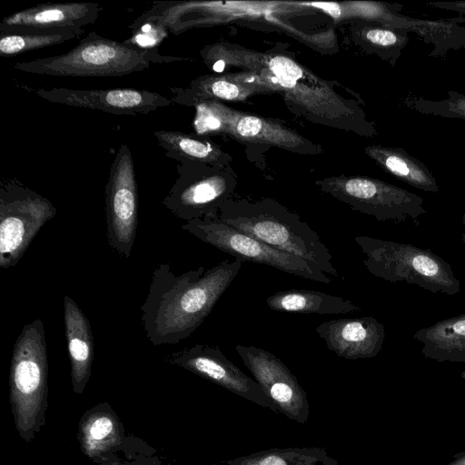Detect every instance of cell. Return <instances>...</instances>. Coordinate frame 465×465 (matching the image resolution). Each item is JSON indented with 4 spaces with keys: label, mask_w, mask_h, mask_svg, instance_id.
I'll use <instances>...</instances> for the list:
<instances>
[{
    "label": "cell",
    "mask_w": 465,
    "mask_h": 465,
    "mask_svg": "<svg viewBox=\"0 0 465 465\" xmlns=\"http://www.w3.org/2000/svg\"><path fill=\"white\" fill-rule=\"evenodd\" d=\"M242 263L240 259L225 260L210 269L200 266L180 275L169 262L158 264L141 306L147 339L158 346L188 338L210 314Z\"/></svg>",
    "instance_id": "cell-1"
},
{
    "label": "cell",
    "mask_w": 465,
    "mask_h": 465,
    "mask_svg": "<svg viewBox=\"0 0 465 465\" xmlns=\"http://www.w3.org/2000/svg\"><path fill=\"white\" fill-rule=\"evenodd\" d=\"M218 218L279 251L298 256L323 272L339 277L330 250L310 225L273 199L228 200Z\"/></svg>",
    "instance_id": "cell-2"
},
{
    "label": "cell",
    "mask_w": 465,
    "mask_h": 465,
    "mask_svg": "<svg viewBox=\"0 0 465 465\" xmlns=\"http://www.w3.org/2000/svg\"><path fill=\"white\" fill-rule=\"evenodd\" d=\"M188 60L160 54L107 39L95 30L90 32L70 51L54 56L16 62L14 68L31 74L66 77L123 76L141 72L153 64Z\"/></svg>",
    "instance_id": "cell-3"
},
{
    "label": "cell",
    "mask_w": 465,
    "mask_h": 465,
    "mask_svg": "<svg viewBox=\"0 0 465 465\" xmlns=\"http://www.w3.org/2000/svg\"><path fill=\"white\" fill-rule=\"evenodd\" d=\"M48 361L44 323L24 325L10 364L9 400L15 430L30 443L45 424L48 407Z\"/></svg>",
    "instance_id": "cell-4"
},
{
    "label": "cell",
    "mask_w": 465,
    "mask_h": 465,
    "mask_svg": "<svg viewBox=\"0 0 465 465\" xmlns=\"http://www.w3.org/2000/svg\"><path fill=\"white\" fill-rule=\"evenodd\" d=\"M354 241L365 254L364 266L377 278L416 284L432 293L460 292L451 265L430 249L366 235L355 236Z\"/></svg>",
    "instance_id": "cell-5"
},
{
    "label": "cell",
    "mask_w": 465,
    "mask_h": 465,
    "mask_svg": "<svg viewBox=\"0 0 465 465\" xmlns=\"http://www.w3.org/2000/svg\"><path fill=\"white\" fill-rule=\"evenodd\" d=\"M56 214L46 197L16 178L0 182V267L17 264L40 229Z\"/></svg>",
    "instance_id": "cell-6"
},
{
    "label": "cell",
    "mask_w": 465,
    "mask_h": 465,
    "mask_svg": "<svg viewBox=\"0 0 465 465\" xmlns=\"http://www.w3.org/2000/svg\"><path fill=\"white\" fill-rule=\"evenodd\" d=\"M316 183L323 193L379 222L400 223L411 219L419 225V217L427 213L420 196L380 179L340 175Z\"/></svg>",
    "instance_id": "cell-7"
},
{
    "label": "cell",
    "mask_w": 465,
    "mask_h": 465,
    "mask_svg": "<svg viewBox=\"0 0 465 465\" xmlns=\"http://www.w3.org/2000/svg\"><path fill=\"white\" fill-rule=\"evenodd\" d=\"M182 229L243 262L271 266L305 280L330 283L332 279L298 256L274 249L221 221L217 215L186 222Z\"/></svg>",
    "instance_id": "cell-8"
},
{
    "label": "cell",
    "mask_w": 465,
    "mask_h": 465,
    "mask_svg": "<svg viewBox=\"0 0 465 465\" xmlns=\"http://www.w3.org/2000/svg\"><path fill=\"white\" fill-rule=\"evenodd\" d=\"M178 177L163 200L174 216L189 222L217 215L236 187V176L227 166L178 161Z\"/></svg>",
    "instance_id": "cell-9"
},
{
    "label": "cell",
    "mask_w": 465,
    "mask_h": 465,
    "mask_svg": "<svg viewBox=\"0 0 465 465\" xmlns=\"http://www.w3.org/2000/svg\"><path fill=\"white\" fill-rule=\"evenodd\" d=\"M106 237L111 249L128 259L138 225L137 180L132 153L122 144L105 186Z\"/></svg>",
    "instance_id": "cell-10"
},
{
    "label": "cell",
    "mask_w": 465,
    "mask_h": 465,
    "mask_svg": "<svg viewBox=\"0 0 465 465\" xmlns=\"http://www.w3.org/2000/svg\"><path fill=\"white\" fill-rule=\"evenodd\" d=\"M235 349L279 413L298 423H306L310 416L308 397L289 368L274 354L262 348L237 344Z\"/></svg>",
    "instance_id": "cell-11"
},
{
    "label": "cell",
    "mask_w": 465,
    "mask_h": 465,
    "mask_svg": "<svg viewBox=\"0 0 465 465\" xmlns=\"http://www.w3.org/2000/svg\"><path fill=\"white\" fill-rule=\"evenodd\" d=\"M164 361L183 368L261 407L278 409L255 380L243 373L218 347L194 344L167 355Z\"/></svg>",
    "instance_id": "cell-12"
},
{
    "label": "cell",
    "mask_w": 465,
    "mask_h": 465,
    "mask_svg": "<svg viewBox=\"0 0 465 465\" xmlns=\"http://www.w3.org/2000/svg\"><path fill=\"white\" fill-rule=\"evenodd\" d=\"M35 93L54 104L99 110L119 115L147 114L168 106L172 99L155 92L134 88L72 89L38 88Z\"/></svg>",
    "instance_id": "cell-13"
},
{
    "label": "cell",
    "mask_w": 465,
    "mask_h": 465,
    "mask_svg": "<svg viewBox=\"0 0 465 465\" xmlns=\"http://www.w3.org/2000/svg\"><path fill=\"white\" fill-rule=\"evenodd\" d=\"M401 5L380 2H366L364 21L415 33L427 45H432L430 56H442L450 51L465 48V19H420L401 13Z\"/></svg>",
    "instance_id": "cell-14"
},
{
    "label": "cell",
    "mask_w": 465,
    "mask_h": 465,
    "mask_svg": "<svg viewBox=\"0 0 465 465\" xmlns=\"http://www.w3.org/2000/svg\"><path fill=\"white\" fill-rule=\"evenodd\" d=\"M102 10L96 3L40 4L5 16L0 34L84 29Z\"/></svg>",
    "instance_id": "cell-15"
},
{
    "label": "cell",
    "mask_w": 465,
    "mask_h": 465,
    "mask_svg": "<svg viewBox=\"0 0 465 465\" xmlns=\"http://www.w3.org/2000/svg\"><path fill=\"white\" fill-rule=\"evenodd\" d=\"M168 89L173 103L186 106L204 99L242 102L254 94L282 92L264 75L252 71L205 74L193 80L186 88Z\"/></svg>",
    "instance_id": "cell-16"
},
{
    "label": "cell",
    "mask_w": 465,
    "mask_h": 465,
    "mask_svg": "<svg viewBox=\"0 0 465 465\" xmlns=\"http://www.w3.org/2000/svg\"><path fill=\"white\" fill-rule=\"evenodd\" d=\"M316 332L330 351L346 360L375 357L385 339L383 324L372 316L325 321Z\"/></svg>",
    "instance_id": "cell-17"
},
{
    "label": "cell",
    "mask_w": 465,
    "mask_h": 465,
    "mask_svg": "<svg viewBox=\"0 0 465 465\" xmlns=\"http://www.w3.org/2000/svg\"><path fill=\"white\" fill-rule=\"evenodd\" d=\"M226 135L245 143L275 146L292 153L316 154L318 146L273 120L232 109Z\"/></svg>",
    "instance_id": "cell-18"
},
{
    "label": "cell",
    "mask_w": 465,
    "mask_h": 465,
    "mask_svg": "<svg viewBox=\"0 0 465 465\" xmlns=\"http://www.w3.org/2000/svg\"><path fill=\"white\" fill-rule=\"evenodd\" d=\"M124 431L118 415L108 402L98 403L81 417L77 439L82 452L95 463L112 460L121 450Z\"/></svg>",
    "instance_id": "cell-19"
},
{
    "label": "cell",
    "mask_w": 465,
    "mask_h": 465,
    "mask_svg": "<svg viewBox=\"0 0 465 465\" xmlns=\"http://www.w3.org/2000/svg\"><path fill=\"white\" fill-rule=\"evenodd\" d=\"M64 327L74 392L82 394L89 381L94 361V340L90 322L76 302L64 297Z\"/></svg>",
    "instance_id": "cell-20"
},
{
    "label": "cell",
    "mask_w": 465,
    "mask_h": 465,
    "mask_svg": "<svg viewBox=\"0 0 465 465\" xmlns=\"http://www.w3.org/2000/svg\"><path fill=\"white\" fill-rule=\"evenodd\" d=\"M364 153L386 172L409 185L424 192L440 191L439 184L430 169L404 149L370 144L364 148Z\"/></svg>",
    "instance_id": "cell-21"
},
{
    "label": "cell",
    "mask_w": 465,
    "mask_h": 465,
    "mask_svg": "<svg viewBox=\"0 0 465 465\" xmlns=\"http://www.w3.org/2000/svg\"><path fill=\"white\" fill-rule=\"evenodd\" d=\"M413 338L423 344L421 351L428 358L465 361V313L420 329Z\"/></svg>",
    "instance_id": "cell-22"
},
{
    "label": "cell",
    "mask_w": 465,
    "mask_h": 465,
    "mask_svg": "<svg viewBox=\"0 0 465 465\" xmlns=\"http://www.w3.org/2000/svg\"><path fill=\"white\" fill-rule=\"evenodd\" d=\"M276 312L317 314H344L360 312L351 301L319 291L291 289L272 293L266 299Z\"/></svg>",
    "instance_id": "cell-23"
},
{
    "label": "cell",
    "mask_w": 465,
    "mask_h": 465,
    "mask_svg": "<svg viewBox=\"0 0 465 465\" xmlns=\"http://www.w3.org/2000/svg\"><path fill=\"white\" fill-rule=\"evenodd\" d=\"M153 135L165 151V155L176 161L188 160L213 166H227L232 160L215 143L196 134L158 130Z\"/></svg>",
    "instance_id": "cell-24"
},
{
    "label": "cell",
    "mask_w": 465,
    "mask_h": 465,
    "mask_svg": "<svg viewBox=\"0 0 465 465\" xmlns=\"http://www.w3.org/2000/svg\"><path fill=\"white\" fill-rule=\"evenodd\" d=\"M212 465H339L325 449L273 448L223 460Z\"/></svg>",
    "instance_id": "cell-25"
},
{
    "label": "cell",
    "mask_w": 465,
    "mask_h": 465,
    "mask_svg": "<svg viewBox=\"0 0 465 465\" xmlns=\"http://www.w3.org/2000/svg\"><path fill=\"white\" fill-rule=\"evenodd\" d=\"M362 47L394 65L410 41L409 33L374 22L363 21L356 30Z\"/></svg>",
    "instance_id": "cell-26"
},
{
    "label": "cell",
    "mask_w": 465,
    "mask_h": 465,
    "mask_svg": "<svg viewBox=\"0 0 465 465\" xmlns=\"http://www.w3.org/2000/svg\"><path fill=\"white\" fill-rule=\"evenodd\" d=\"M84 29L0 34V56L3 58L55 45L81 36Z\"/></svg>",
    "instance_id": "cell-27"
},
{
    "label": "cell",
    "mask_w": 465,
    "mask_h": 465,
    "mask_svg": "<svg viewBox=\"0 0 465 465\" xmlns=\"http://www.w3.org/2000/svg\"><path fill=\"white\" fill-rule=\"evenodd\" d=\"M191 106L195 109L193 127L196 135H226L232 108L216 99L199 100Z\"/></svg>",
    "instance_id": "cell-28"
},
{
    "label": "cell",
    "mask_w": 465,
    "mask_h": 465,
    "mask_svg": "<svg viewBox=\"0 0 465 465\" xmlns=\"http://www.w3.org/2000/svg\"><path fill=\"white\" fill-rule=\"evenodd\" d=\"M402 103L423 114L465 120V94L458 92L450 91L446 98L437 101L409 94Z\"/></svg>",
    "instance_id": "cell-29"
},
{
    "label": "cell",
    "mask_w": 465,
    "mask_h": 465,
    "mask_svg": "<svg viewBox=\"0 0 465 465\" xmlns=\"http://www.w3.org/2000/svg\"><path fill=\"white\" fill-rule=\"evenodd\" d=\"M93 465H123V463L121 461H119L118 460H116V459H112V460H109L107 461H104V462H102V463H95V464H93Z\"/></svg>",
    "instance_id": "cell-30"
},
{
    "label": "cell",
    "mask_w": 465,
    "mask_h": 465,
    "mask_svg": "<svg viewBox=\"0 0 465 465\" xmlns=\"http://www.w3.org/2000/svg\"><path fill=\"white\" fill-rule=\"evenodd\" d=\"M461 223H462V225H463V232L461 233V240H462V242L465 246V212L462 215V219H461Z\"/></svg>",
    "instance_id": "cell-31"
},
{
    "label": "cell",
    "mask_w": 465,
    "mask_h": 465,
    "mask_svg": "<svg viewBox=\"0 0 465 465\" xmlns=\"http://www.w3.org/2000/svg\"><path fill=\"white\" fill-rule=\"evenodd\" d=\"M135 465H140V464H135Z\"/></svg>",
    "instance_id": "cell-32"
}]
</instances>
